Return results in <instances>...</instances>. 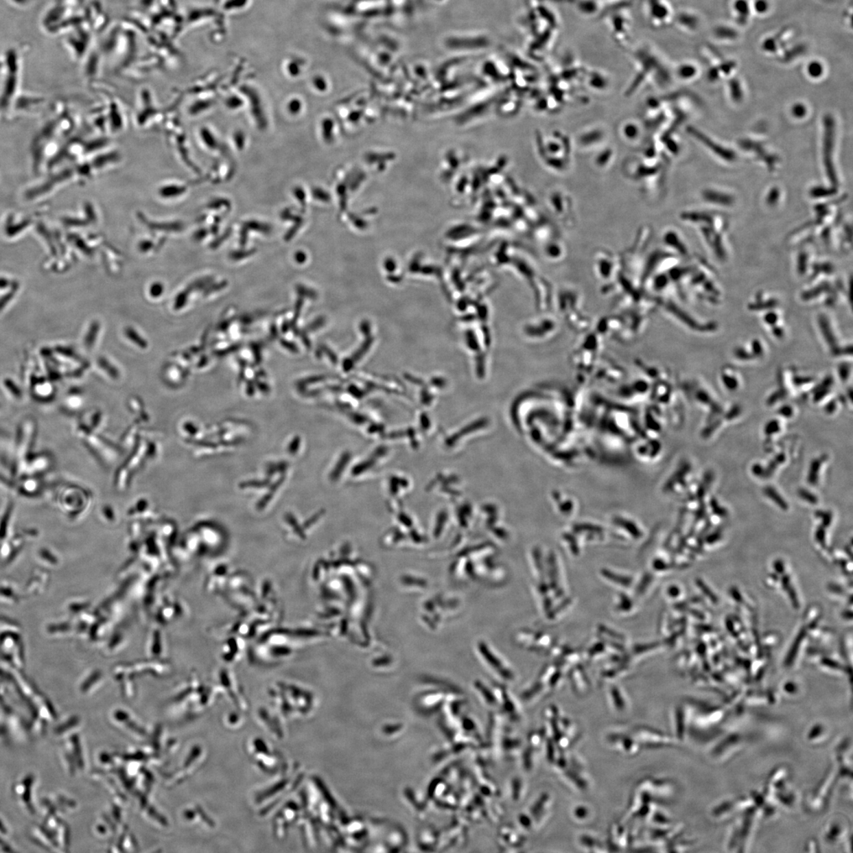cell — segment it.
<instances>
[{"mask_svg":"<svg viewBox=\"0 0 853 853\" xmlns=\"http://www.w3.org/2000/svg\"><path fill=\"white\" fill-rule=\"evenodd\" d=\"M52 463L54 460L48 452L32 454L23 462L20 463L19 470L28 476L38 475L50 469Z\"/></svg>","mask_w":853,"mask_h":853,"instance_id":"11","label":"cell"},{"mask_svg":"<svg viewBox=\"0 0 853 853\" xmlns=\"http://www.w3.org/2000/svg\"><path fill=\"white\" fill-rule=\"evenodd\" d=\"M769 347L761 337H751L739 342L732 349L731 355L737 362L753 364L766 358Z\"/></svg>","mask_w":853,"mask_h":853,"instance_id":"4","label":"cell"},{"mask_svg":"<svg viewBox=\"0 0 853 853\" xmlns=\"http://www.w3.org/2000/svg\"><path fill=\"white\" fill-rule=\"evenodd\" d=\"M610 697L615 710L624 712L627 710V701L618 688L615 687L611 688Z\"/></svg>","mask_w":853,"mask_h":853,"instance_id":"17","label":"cell"},{"mask_svg":"<svg viewBox=\"0 0 853 853\" xmlns=\"http://www.w3.org/2000/svg\"><path fill=\"white\" fill-rule=\"evenodd\" d=\"M751 6L752 12L760 15H765L771 9L768 0H753L751 1Z\"/></svg>","mask_w":853,"mask_h":853,"instance_id":"20","label":"cell"},{"mask_svg":"<svg viewBox=\"0 0 853 853\" xmlns=\"http://www.w3.org/2000/svg\"><path fill=\"white\" fill-rule=\"evenodd\" d=\"M815 327L821 344L831 357L840 360L852 359V342L842 336L834 318L828 311L816 314Z\"/></svg>","mask_w":853,"mask_h":853,"instance_id":"2","label":"cell"},{"mask_svg":"<svg viewBox=\"0 0 853 853\" xmlns=\"http://www.w3.org/2000/svg\"><path fill=\"white\" fill-rule=\"evenodd\" d=\"M299 443L300 442L298 441H295L294 442H293V443L291 445L290 448V452L295 453L296 452V449H298L296 448H298V445H299Z\"/></svg>","mask_w":853,"mask_h":853,"instance_id":"26","label":"cell"},{"mask_svg":"<svg viewBox=\"0 0 853 853\" xmlns=\"http://www.w3.org/2000/svg\"><path fill=\"white\" fill-rule=\"evenodd\" d=\"M732 14L740 23H747L748 17L752 12L751 1L749 0H735L732 3Z\"/></svg>","mask_w":853,"mask_h":853,"instance_id":"14","label":"cell"},{"mask_svg":"<svg viewBox=\"0 0 853 853\" xmlns=\"http://www.w3.org/2000/svg\"><path fill=\"white\" fill-rule=\"evenodd\" d=\"M609 742L616 749L627 756L638 755L642 750V745L634 736L624 734H612L609 736Z\"/></svg>","mask_w":853,"mask_h":853,"instance_id":"12","label":"cell"},{"mask_svg":"<svg viewBox=\"0 0 853 853\" xmlns=\"http://www.w3.org/2000/svg\"><path fill=\"white\" fill-rule=\"evenodd\" d=\"M579 843L581 846L588 851L596 852V849H598V852L600 851V848H601V845L598 840L593 836L587 834L581 835L579 837Z\"/></svg>","mask_w":853,"mask_h":853,"instance_id":"18","label":"cell"},{"mask_svg":"<svg viewBox=\"0 0 853 853\" xmlns=\"http://www.w3.org/2000/svg\"><path fill=\"white\" fill-rule=\"evenodd\" d=\"M808 74L812 78H819L823 75L824 67L823 64L818 60L810 62L807 66Z\"/></svg>","mask_w":853,"mask_h":853,"instance_id":"21","label":"cell"},{"mask_svg":"<svg viewBox=\"0 0 853 853\" xmlns=\"http://www.w3.org/2000/svg\"><path fill=\"white\" fill-rule=\"evenodd\" d=\"M695 290L701 301L710 307L720 306L724 300V290L716 269L709 261L700 260L695 277Z\"/></svg>","mask_w":853,"mask_h":853,"instance_id":"3","label":"cell"},{"mask_svg":"<svg viewBox=\"0 0 853 853\" xmlns=\"http://www.w3.org/2000/svg\"><path fill=\"white\" fill-rule=\"evenodd\" d=\"M9 285L10 281L8 279H0V290L6 289Z\"/></svg>","mask_w":853,"mask_h":853,"instance_id":"25","label":"cell"},{"mask_svg":"<svg viewBox=\"0 0 853 853\" xmlns=\"http://www.w3.org/2000/svg\"><path fill=\"white\" fill-rule=\"evenodd\" d=\"M819 257L810 247H802L793 255L794 273L798 279L807 281L816 260Z\"/></svg>","mask_w":853,"mask_h":853,"instance_id":"8","label":"cell"},{"mask_svg":"<svg viewBox=\"0 0 853 853\" xmlns=\"http://www.w3.org/2000/svg\"><path fill=\"white\" fill-rule=\"evenodd\" d=\"M747 309L753 314H760L763 312L781 307L782 300L778 293L771 290H760L753 293L747 303Z\"/></svg>","mask_w":853,"mask_h":853,"instance_id":"7","label":"cell"},{"mask_svg":"<svg viewBox=\"0 0 853 853\" xmlns=\"http://www.w3.org/2000/svg\"><path fill=\"white\" fill-rule=\"evenodd\" d=\"M646 12L648 23L654 27H663L672 19V9L666 0H648Z\"/></svg>","mask_w":853,"mask_h":853,"instance_id":"10","label":"cell"},{"mask_svg":"<svg viewBox=\"0 0 853 853\" xmlns=\"http://www.w3.org/2000/svg\"><path fill=\"white\" fill-rule=\"evenodd\" d=\"M758 316L762 327L773 340L783 342L786 338L788 327L782 307L763 312Z\"/></svg>","mask_w":853,"mask_h":853,"instance_id":"6","label":"cell"},{"mask_svg":"<svg viewBox=\"0 0 853 853\" xmlns=\"http://www.w3.org/2000/svg\"><path fill=\"white\" fill-rule=\"evenodd\" d=\"M4 388L8 392V394L13 397L14 400L21 401L23 399V390L20 387L14 383L12 379H5L3 380Z\"/></svg>","mask_w":853,"mask_h":853,"instance_id":"19","label":"cell"},{"mask_svg":"<svg viewBox=\"0 0 853 853\" xmlns=\"http://www.w3.org/2000/svg\"><path fill=\"white\" fill-rule=\"evenodd\" d=\"M36 436H38V423L34 418H26L19 425L16 441H15V449L21 460L20 463L23 462L33 454Z\"/></svg>","mask_w":853,"mask_h":853,"instance_id":"5","label":"cell"},{"mask_svg":"<svg viewBox=\"0 0 853 853\" xmlns=\"http://www.w3.org/2000/svg\"><path fill=\"white\" fill-rule=\"evenodd\" d=\"M611 840V845H614L616 848H618V849L625 848L629 844L630 841L629 835L627 833L624 826L621 825L614 826V829H612Z\"/></svg>","mask_w":853,"mask_h":853,"instance_id":"15","label":"cell"},{"mask_svg":"<svg viewBox=\"0 0 853 853\" xmlns=\"http://www.w3.org/2000/svg\"><path fill=\"white\" fill-rule=\"evenodd\" d=\"M573 815L575 819L579 821H584L589 819L590 813L588 808L585 807L583 805H581L574 809Z\"/></svg>","mask_w":853,"mask_h":853,"instance_id":"23","label":"cell"},{"mask_svg":"<svg viewBox=\"0 0 853 853\" xmlns=\"http://www.w3.org/2000/svg\"><path fill=\"white\" fill-rule=\"evenodd\" d=\"M1 408H2L1 404H0V410H1Z\"/></svg>","mask_w":853,"mask_h":853,"instance_id":"27","label":"cell"},{"mask_svg":"<svg viewBox=\"0 0 853 853\" xmlns=\"http://www.w3.org/2000/svg\"><path fill=\"white\" fill-rule=\"evenodd\" d=\"M720 379L722 384L729 390H736L741 386V376L736 368L732 365H725L720 371Z\"/></svg>","mask_w":853,"mask_h":853,"instance_id":"13","label":"cell"},{"mask_svg":"<svg viewBox=\"0 0 853 853\" xmlns=\"http://www.w3.org/2000/svg\"><path fill=\"white\" fill-rule=\"evenodd\" d=\"M18 289L19 284L17 282H15V283L12 285V290L7 293V294L3 296L2 298H0V312H1L3 308L8 305V303L13 299Z\"/></svg>","mask_w":853,"mask_h":853,"instance_id":"22","label":"cell"},{"mask_svg":"<svg viewBox=\"0 0 853 853\" xmlns=\"http://www.w3.org/2000/svg\"><path fill=\"white\" fill-rule=\"evenodd\" d=\"M348 458L349 456H347V454H345L343 459L342 460H340V463L338 465V467L336 468V469L334 470V472L332 474L334 478H337L338 477L340 471L344 469L343 467H344V465L347 464Z\"/></svg>","mask_w":853,"mask_h":853,"instance_id":"24","label":"cell"},{"mask_svg":"<svg viewBox=\"0 0 853 853\" xmlns=\"http://www.w3.org/2000/svg\"><path fill=\"white\" fill-rule=\"evenodd\" d=\"M631 735L640 743L642 747L647 748H659L671 745L672 738L657 729L648 727H637L633 730Z\"/></svg>","mask_w":853,"mask_h":853,"instance_id":"9","label":"cell"},{"mask_svg":"<svg viewBox=\"0 0 853 853\" xmlns=\"http://www.w3.org/2000/svg\"><path fill=\"white\" fill-rule=\"evenodd\" d=\"M40 487V483L38 480L26 478L21 481L19 485V493L24 496H33L39 493Z\"/></svg>","mask_w":853,"mask_h":853,"instance_id":"16","label":"cell"},{"mask_svg":"<svg viewBox=\"0 0 853 853\" xmlns=\"http://www.w3.org/2000/svg\"><path fill=\"white\" fill-rule=\"evenodd\" d=\"M844 280L837 274L815 277L806 281L799 293V299L808 305H819L831 308L846 303L850 290Z\"/></svg>","mask_w":853,"mask_h":853,"instance_id":"1","label":"cell"}]
</instances>
